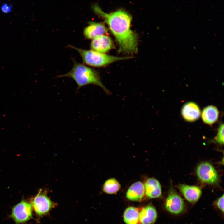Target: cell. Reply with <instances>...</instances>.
I'll return each mask as SVG.
<instances>
[{"label":"cell","mask_w":224,"mask_h":224,"mask_svg":"<svg viewBox=\"0 0 224 224\" xmlns=\"http://www.w3.org/2000/svg\"><path fill=\"white\" fill-rule=\"evenodd\" d=\"M92 8L94 12L102 17L108 25L118 43L119 52L128 54L137 52L138 37L131 29L132 18L128 13L122 10L106 13L97 4L93 5Z\"/></svg>","instance_id":"obj_1"},{"label":"cell","mask_w":224,"mask_h":224,"mask_svg":"<svg viewBox=\"0 0 224 224\" xmlns=\"http://www.w3.org/2000/svg\"><path fill=\"white\" fill-rule=\"evenodd\" d=\"M72 69L64 74L58 77H68L73 79L77 85V90L81 87L90 84L96 85L101 88L107 94L109 91L102 83L99 75L94 69L74 60Z\"/></svg>","instance_id":"obj_2"},{"label":"cell","mask_w":224,"mask_h":224,"mask_svg":"<svg viewBox=\"0 0 224 224\" xmlns=\"http://www.w3.org/2000/svg\"><path fill=\"white\" fill-rule=\"evenodd\" d=\"M68 47L76 50L81 56L84 63L90 66L100 67L130 57H119L108 55L91 50H86L69 45Z\"/></svg>","instance_id":"obj_3"},{"label":"cell","mask_w":224,"mask_h":224,"mask_svg":"<svg viewBox=\"0 0 224 224\" xmlns=\"http://www.w3.org/2000/svg\"><path fill=\"white\" fill-rule=\"evenodd\" d=\"M32 210L31 203L22 200L13 207L10 217L15 224H24L32 218Z\"/></svg>","instance_id":"obj_4"},{"label":"cell","mask_w":224,"mask_h":224,"mask_svg":"<svg viewBox=\"0 0 224 224\" xmlns=\"http://www.w3.org/2000/svg\"><path fill=\"white\" fill-rule=\"evenodd\" d=\"M32 209L38 217H42L47 213L54 207V204L47 196L40 190L32 199L31 202Z\"/></svg>","instance_id":"obj_5"},{"label":"cell","mask_w":224,"mask_h":224,"mask_svg":"<svg viewBox=\"0 0 224 224\" xmlns=\"http://www.w3.org/2000/svg\"><path fill=\"white\" fill-rule=\"evenodd\" d=\"M197 175L202 181L210 184L216 183L218 180L217 171L210 163L203 162L200 164L196 169Z\"/></svg>","instance_id":"obj_6"},{"label":"cell","mask_w":224,"mask_h":224,"mask_svg":"<svg viewBox=\"0 0 224 224\" xmlns=\"http://www.w3.org/2000/svg\"><path fill=\"white\" fill-rule=\"evenodd\" d=\"M165 206L167 211L175 214L182 212L184 206L182 198L172 188L169 192Z\"/></svg>","instance_id":"obj_7"},{"label":"cell","mask_w":224,"mask_h":224,"mask_svg":"<svg viewBox=\"0 0 224 224\" xmlns=\"http://www.w3.org/2000/svg\"><path fill=\"white\" fill-rule=\"evenodd\" d=\"M90 46L92 50L105 53L112 49L114 47V44L110 38L102 35L93 39Z\"/></svg>","instance_id":"obj_8"},{"label":"cell","mask_w":224,"mask_h":224,"mask_svg":"<svg viewBox=\"0 0 224 224\" xmlns=\"http://www.w3.org/2000/svg\"><path fill=\"white\" fill-rule=\"evenodd\" d=\"M200 114L199 106L194 102L186 103L182 108V116L185 120L188 122H193L198 119Z\"/></svg>","instance_id":"obj_9"},{"label":"cell","mask_w":224,"mask_h":224,"mask_svg":"<svg viewBox=\"0 0 224 224\" xmlns=\"http://www.w3.org/2000/svg\"><path fill=\"white\" fill-rule=\"evenodd\" d=\"M107 29L102 23L91 21L83 31L85 37L88 39H93L99 35H104L107 32Z\"/></svg>","instance_id":"obj_10"},{"label":"cell","mask_w":224,"mask_h":224,"mask_svg":"<svg viewBox=\"0 0 224 224\" xmlns=\"http://www.w3.org/2000/svg\"><path fill=\"white\" fill-rule=\"evenodd\" d=\"M178 187L185 199L190 202H197L201 196V190L198 186L180 184Z\"/></svg>","instance_id":"obj_11"},{"label":"cell","mask_w":224,"mask_h":224,"mask_svg":"<svg viewBox=\"0 0 224 224\" xmlns=\"http://www.w3.org/2000/svg\"><path fill=\"white\" fill-rule=\"evenodd\" d=\"M145 195L144 184L141 181L136 182L129 188L126 193V197L130 200L141 201Z\"/></svg>","instance_id":"obj_12"},{"label":"cell","mask_w":224,"mask_h":224,"mask_svg":"<svg viewBox=\"0 0 224 224\" xmlns=\"http://www.w3.org/2000/svg\"><path fill=\"white\" fill-rule=\"evenodd\" d=\"M145 194L150 198L159 197L161 194V188L159 181L154 178H148L144 184Z\"/></svg>","instance_id":"obj_13"},{"label":"cell","mask_w":224,"mask_h":224,"mask_svg":"<svg viewBox=\"0 0 224 224\" xmlns=\"http://www.w3.org/2000/svg\"><path fill=\"white\" fill-rule=\"evenodd\" d=\"M157 216L155 208L151 205H147L139 212L140 223L141 224H153L156 221Z\"/></svg>","instance_id":"obj_14"},{"label":"cell","mask_w":224,"mask_h":224,"mask_svg":"<svg viewBox=\"0 0 224 224\" xmlns=\"http://www.w3.org/2000/svg\"><path fill=\"white\" fill-rule=\"evenodd\" d=\"M219 115L218 109L213 105H209L204 108L202 113V118L205 123L212 125L217 120Z\"/></svg>","instance_id":"obj_15"},{"label":"cell","mask_w":224,"mask_h":224,"mask_svg":"<svg viewBox=\"0 0 224 224\" xmlns=\"http://www.w3.org/2000/svg\"><path fill=\"white\" fill-rule=\"evenodd\" d=\"M139 211L135 207L130 206L124 211L123 217L126 224H139Z\"/></svg>","instance_id":"obj_16"},{"label":"cell","mask_w":224,"mask_h":224,"mask_svg":"<svg viewBox=\"0 0 224 224\" xmlns=\"http://www.w3.org/2000/svg\"><path fill=\"white\" fill-rule=\"evenodd\" d=\"M120 188L121 185L119 182L114 178H110L105 182L102 189L107 194H113L118 192Z\"/></svg>","instance_id":"obj_17"},{"label":"cell","mask_w":224,"mask_h":224,"mask_svg":"<svg viewBox=\"0 0 224 224\" xmlns=\"http://www.w3.org/2000/svg\"><path fill=\"white\" fill-rule=\"evenodd\" d=\"M215 141L220 144H224V124H221L219 128L217 136L215 138Z\"/></svg>","instance_id":"obj_18"},{"label":"cell","mask_w":224,"mask_h":224,"mask_svg":"<svg viewBox=\"0 0 224 224\" xmlns=\"http://www.w3.org/2000/svg\"><path fill=\"white\" fill-rule=\"evenodd\" d=\"M217 206L222 212H224V195L219 198L216 202Z\"/></svg>","instance_id":"obj_19"},{"label":"cell","mask_w":224,"mask_h":224,"mask_svg":"<svg viewBox=\"0 0 224 224\" xmlns=\"http://www.w3.org/2000/svg\"><path fill=\"white\" fill-rule=\"evenodd\" d=\"M2 12L4 13H7L10 12L12 9L11 6L7 4H4L1 7Z\"/></svg>","instance_id":"obj_20"}]
</instances>
